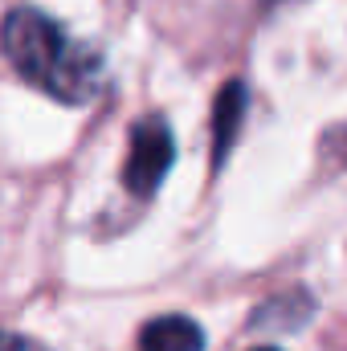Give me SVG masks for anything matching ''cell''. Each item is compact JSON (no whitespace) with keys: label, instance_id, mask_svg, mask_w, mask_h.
I'll list each match as a JSON object with an SVG mask.
<instances>
[{"label":"cell","instance_id":"1","mask_svg":"<svg viewBox=\"0 0 347 351\" xmlns=\"http://www.w3.org/2000/svg\"><path fill=\"white\" fill-rule=\"evenodd\" d=\"M0 49L29 86H37L41 94H49L66 106L90 102L106 78L102 53L86 41H74L53 16H45L33 4H21L4 16Z\"/></svg>","mask_w":347,"mask_h":351},{"label":"cell","instance_id":"2","mask_svg":"<svg viewBox=\"0 0 347 351\" xmlns=\"http://www.w3.org/2000/svg\"><path fill=\"white\" fill-rule=\"evenodd\" d=\"M176 160V143H172V127L164 114H147L135 123L131 131V147H127V164H123V184L131 196L147 200L156 196V188L164 184V176L172 172Z\"/></svg>","mask_w":347,"mask_h":351},{"label":"cell","instance_id":"3","mask_svg":"<svg viewBox=\"0 0 347 351\" xmlns=\"http://www.w3.org/2000/svg\"><path fill=\"white\" fill-rule=\"evenodd\" d=\"M246 110H250V94L241 82H229V86L217 94V106H213V168L225 164L241 123H246Z\"/></svg>","mask_w":347,"mask_h":351},{"label":"cell","instance_id":"4","mask_svg":"<svg viewBox=\"0 0 347 351\" xmlns=\"http://www.w3.org/2000/svg\"><path fill=\"white\" fill-rule=\"evenodd\" d=\"M139 351H204V331L188 315H160L143 323Z\"/></svg>","mask_w":347,"mask_h":351},{"label":"cell","instance_id":"5","mask_svg":"<svg viewBox=\"0 0 347 351\" xmlns=\"http://www.w3.org/2000/svg\"><path fill=\"white\" fill-rule=\"evenodd\" d=\"M0 351H45L37 339L29 335H16V331H0Z\"/></svg>","mask_w":347,"mask_h":351},{"label":"cell","instance_id":"6","mask_svg":"<svg viewBox=\"0 0 347 351\" xmlns=\"http://www.w3.org/2000/svg\"><path fill=\"white\" fill-rule=\"evenodd\" d=\"M254 351H278V348H254Z\"/></svg>","mask_w":347,"mask_h":351}]
</instances>
